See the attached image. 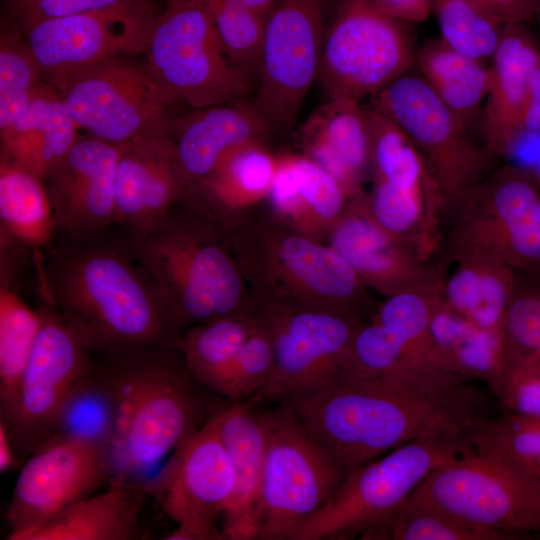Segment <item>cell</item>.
<instances>
[{"label":"cell","instance_id":"obj_41","mask_svg":"<svg viewBox=\"0 0 540 540\" xmlns=\"http://www.w3.org/2000/svg\"><path fill=\"white\" fill-rule=\"evenodd\" d=\"M441 38L457 51L484 62L492 58L502 27L467 0H432Z\"/></svg>","mask_w":540,"mask_h":540},{"label":"cell","instance_id":"obj_8","mask_svg":"<svg viewBox=\"0 0 540 540\" xmlns=\"http://www.w3.org/2000/svg\"><path fill=\"white\" fill-rule=\"evenodd\" d=\"M404 503L511 536L540 527V479L488 450L445 460Z\"/></svg>","mask_w":540,"mask_h":540},{"label":"cell","instance_id":"obj_11","mask_svg":"<svg viewBox=\"0 0 540 540\" xmlns=\"http://www.w3.org/2000/svg\"><path fill=\"white\" fill-rule=\"evenodd\" d=\"M145 54L153 74L196 109L239 102L252 89L229 62L207 0H166Z\"/></svg>","mask_w":540,"mask_h":540},{"label":"cell","instance_id":"obj_1","mask_svg":"<svg viewBox=\"0 0 540 540\" xmlns=\"http://www.w3.org/2000/svg\"><path fill=\"white\" fill-rule=\"evenodd\" d=\"M35 267L39 297L91 354L121 357L178 337L164 291L117 225L56 239Z\"/></svg>","mask_w":540,"mask_h":540},{"label":"cell","instance_id":"obj_16","mask_svg":"<svg viewBox=\"0 0 540 540\" xmlns=\"http://www.w3.org/2000/svg\"><path fill=\"white\" fill-rule=\"evenodd\" d=\"M158 13L154 3L50 18L18 28L43 80L58 87L97 64L145 54Z\"/></svg>","mask_w":540,"mask_h":540},{"label":"cell","instance_id":"obj_14","mask_svg":"<svg viewBox=\"0 0 540 540\" xmlns=\"http://www.w3.org/2000/svg\"><path fill=\"white\" fill-rule=\"evenodd\" d=\"M114 476L105 434L68 430L22 464L7 510L8 540H28L39 527L96 493Z\"/></svg>","mask_w":540,"mask_h":540},{"label":"cell","instance_id":"obj_21","mask_svg":"<svg viewBox=\"0 0 540 540\" xmlns=\"http://www.w3.org/2000/svg\"><path fill=\"white\" fill-rule=\"evenodd\" d=\"M183 194L169 135L120 143L114 179L116 225L130 238L153 229Z\"/></svg>","mask_w":540,"mask_h":540},{"label":"cell","instance_id":"obj_40","mask_svg":"<svg viewBox=\"0 0 540 540\" xmlns=\"http://www.w3.org/2000/svg\"><path fill=\"white\" fill-rule=\"evenodd\" d=\"M503 334L507 364L540 368V270H515Z\"/></svg>","mask_w":540,"mask_h":540},{"label":"cell","instance_id":"obj_23","mask_svg":"<svg viewBox=\"0 0 540 540\" xmlns=\"http://www.w3.org/2000/svg\"><path fill=\"white\" fill-rule=\"evenodd\" d=\"M235 472V490L222 515L224 540L258 539L261 528L259 488L266 449L262 412L235 403L211 416Z\"/></svg>","mask_w":540,"mask_h":540},{"label":"cell","instance_id":"obj_3","mask_svg":"<svg viewBox=\"0 0 540 540\" xmlns=\"http://www.w3.org/2000/svg\"><path fill=\"white\" fill-rule=\"evenodd\" d=\"M193 378L176 342L95 362L91 391L104 411L114 475L138 478L208 420Z\"/></svg>","mask_w":540,"mask_h":540},{"label":"cell","instance_id":"obj_29","mask_svg":"<svg viewBox=\"0 0 540 540\" xmlns=\"http://www.w3.org/2000/svg\"><path fill=\"white\" fill-rule=\"evenodd\" d=\"M453 264L454 270L444 279L443 301L477 326L503 332L515 270L483 254H469Z\"/></svg>","mask_w":540,"mask_h":540},{"label":"cell","instance_id":"obj_35","mask_svg":"<svg viewBox=\"0 0 540 540\" xmlns=\"http://www.w3.org/2000/svg\"><path fill=\"white\" fill-rule=\"evenodd\" d=\"M516 537L465 523L431 508L403 503L361 539L383 540H509ZM517 539V538H516Z\"/></svg>","mask_w":540,"mask_h":540},{"label":"cell","instance_id":"obj_31","mask_svg":"<svg viewBox=\"0 0 540 540\" xmlns=\"http://www.w3.org/2000/svg\"><path fill=\"white\" fill-rule=\"evenodd\" d=\"M0 234L45 251L55 241L53 215L43 179L0 160Z\"/></svg>","mask_w":540,"mask_h":540},{"label":"cell","instance_id":"obj_37","mask_svg":"<svg viewBox=\"0 0 540 540\" xmlns=\"http://www.w3.org/2000/svg\"><path fill=\"white\" fill-rule=\"evenodd\" d=\"M223 49L245 82L259 84L267 15L220 0H207Z\"/></svg>","mask_w":540,"mask_h":540},{"label":"cell","instance_id":"obj_26","mask_svg":"<svg viewBox=\"0 0 540 540\" xmlns=\"http://www.w3.org/2000/svg\"><path fill=\"white\" fill-rule=\"evenodd\" d=\"M55 86L42 80L25 112L0 130V160L43 179L79 137Z\"/></svg>","mask_w":540,"mask_h":540},{"label":"cell","instance_id":"obj_33","mask_svg":"<svg viewBox=\"0 0 540 540\" xmlns=\"http://www.w3.org/2000/svg\"><path fill=\"white\" fill-rule=\"evenodd\" d=\"M259 323L241 315L223 317L192 327L175 342L194 379L216 393L240 348Z\"/></svg>","mask_w":540,"mask_h":540},{"label":"cell","instance_id":"obj_9","mask_svg":"<svg viewBox=\"0 0 540 540\" xmlns=\"http://www.w3.org/2000/svg\"><path fill=\"white\" fill-rule=\"evenodd\" d=\"M266 449L259 488V540H289L338 492L348 473L341 461L287 405L262 412Z\"/></svg>","mask_w":540,"mask_h":540},{"label":"cell","instance_id":"obj_19","mask_svg":"<svg viewBox=\"0 0 540 540\" xmlns=\"http://www.w3.org/2000/svg\"><path fill=\"white\" fill-rule=\"evenodd\" d=\"M120 143L80 134L44 178L55 240L116 225L115 168Z\"/></svg>","mask_w":540,"mask_h":540},{"label":"cell","instance_id":"obj_17","mask_svg":"<svg viewBox=\"0 0 540 540\" xmlns=\"http://www.w3.org/2000/svg\"><path fill=\"white\" fill-rule=\"evenodd\" d=\"M322 44L320 0H276L267 15L261 77L251 103L270 129L294 124L317 78Z\"/></svg>","mask_w":540,"mask_h":540},{"label":"cell","instance_id":"obj_15","mask_svg":"<svg viewBox=\"0 0 540 540\" xmlns=\"http://www.w3.org/2000/svg\"><path fill=\"white\" fill-rule=\"evenodd\" d=\"M144 482L148 496L178 524L166 540H224L218 519L233 496L235 472L211 417Z\"/></svg>","mask_w":540,"mask_h":540},{"label":"cell","instance_id":"obj_34","mask_svg":"<svg viewBox=\"0 0 540 540\" xmlns=\"http://www.w3.org/2000/svg\"><path fill=\"white\" fill-rule=\"evenodd\" d=\"M41 325L18 290L0 286V413L13 403Z\"/></svg>","mask_w":540,"mask_h":540},{"label":"cell","instance_id":"obj_36","mask_svg":"<svg viewBox=\"0 0 540 540\" xmlns=\"http://www.w3.org/2000/svg\"><path fill=\"white\" fill-rule=\"evenodd\" d=\"M43 80L18 26L5 18L0 33V130L19 118Z\"/></svg>","mask_w":540,"mask_h":540},{"label":"cell","instance_id":"obj_27","mask_svg":"<svg viewBox=\"0 0 540 540\" xmlns=\"http://www.w3.org/2000/svg\"><path fill=\"white\" fill-rule=\"evenodd\" d=\"M148 494L145 482L121 474L106 488L71 505L28 540H131Z\"/></svg>","mask_w":540,"mask_h":540},{"label":"cell","instance_id":"obj_18","mask_svg":"<svg viewBox=\"0 0 540 540\" xmlns=\"http://www.w3.org/2000/svg\"><path fill=\"white\" fill-rule=\"evenodd\" d=\"M272 375L259 393L288 404L339 382L343 360L362 322L357 315L310 308L268 317Z\"/></svg>","mask_w":540,"mask_h":540},{"label":"cell","instance_id":"obj_5","mask_svg":"<svg viewBox=\"0 0 540 540\" xmlns=\"http://www.w3.org/2000/svg\"><path fill=\"white\" fill-rule=\"evenodd\" d=\"M221 238V226L184 200L149 232L129 237L164 291L178 335L189 325L239 315L241 280Z\"/></svg>","mask_w":540,"mask_h":540},{"label":"cell","instance_id":"obj_22","mask_svg":"<svg viewBox=\"0 0 540 540\" xmlns=\"http://www.w3.org/2000/svg\"><path fill=\"white\" fill-rule=\"evenodd\" d=\"M540 63V48L526 23H506L491 58L490 85L480 128L484 148L508 159L516 139L531 75Z\"/></svg>","mask_w":540,"mask_h":540},{"label":"cell","instance_id":"obj_46","mask_svg":"<svg viewBox=\"0 0 540 540\" xmlns=\"http://www.w3.org/2000/svg\"><path fill=\"white\" fill-rule=\"evenodd\" d=\"M540 137V63L534 69L520 114L509 164L530 171Z\"/></svg>","mask_w":540,"mask_h":540},{"label":"cell","instance_id":"obj_47","mask_svg":"<svg viewBox=\"0 0 540 540\" xmlns=\"http://www.w3.org/2000/svg\"><path fill=\"white\" fill-rule=\"evenodd\" d=\"M477 10L500 23H526L537 17L540 0H467Z\"/></svg>","mask_w":540,"mask_h":540},{"label":"cell","instance_id":"obj_42","mask_svg":"<svg viewBox=\"0 0 540 540\" xmlns=\"http://www.w3.org/2000/svg\"><path fill=\"white\" fill-rule=\"evenodd\" d=\"M273 367V342L262 321L240 348L216 393L235 402L259 394L267 385Z\"/></svg>","mask_w":540,"mask_h":540},{"label":"cell","instance_id":"obj_4","mask_svg":"<svg viewBox=\"0 0 540 540\" xmlns=\"http://www.w3.org/2000/svg\"><path fill=\"white\" fill-rule=\"evenodd\" d=\"M480 415L473 403L463 402L414 439L349 470L335 496L289 540L349 539L381 523L438 465L470 448L469 428Z\"/></svg>","mask_w":540,"mask_h":540},{"label":"cell","instance_id":"obj_48","mask_svg":"<svg viewBox=\"0 0 540 540\" xmlns=\"http://www.w3.org/2000/svg\"><path fill=\"white\" fill-rule=\"evenodd\" d=\"M373 2L387 15L408 23L423 22L432 11V0H373Z\"/></svg>","mask_w":540,"mask_h":540},{"label":"cell","instance_id":"obj_44","mask_svg":"<svg viewBox=\"0 0 540 540\" xmlns=\"http://www.w3.org/2000/svg\"><path fill=\"white\" fill-rule=\"evenodd\" d=\"M295 174L300 200L306 201L320 216L331 219L342 209V185L310 158L289 157Z\"/></svg>","mask_w":540,"mask_h":540},{"label":"cell","instance_id":"obj_28","mask_svg":"<svg viewBox=\"0 0 540 540\" xmlns=\"http://www.w3.org/2000/svg\"><path fill=\"white\" fill-rule=\"evenodd\" d=\"M435 364L467 380L480 379L495 393L507 368L503 332L483 329L436 300L429 327Z\"/></svg>","mask_w":540,"mask_h":540},{"label":"cell","instance_id":"obj_45","mask_svg":"<svg viewBox=\"0 0 540 540\" xmlns=\"http://www.w3.org/2000/svg\"><path fill=\"white\" fill-rule=\"evenodd\" d=\"M494 394L507 414L540 421V368L508 364Z\"/></svg>","mask_w":540,"mask_h":540},{"label":"cell","instance_id":"obj_53","mask_svg":"<svg viewBox=\"0 0 540 540\" xmlns=\"http://www.w3.org/2000/svg\"><path fill=\"white\" fill-rule=\"evenodd\" d=\"M537 531L539 532V536H540V527L538 528V530H537Z\"/></svg>","mask_w":540,"mask_h":540},{"label":"cell","instance_id":"obj_30","mask_svg":"<svg viewBox=\"0 0 540 540\" xmlns=\"http://www.w3.org/2000/svg\"><path fill=\"white\" fill-rule=\"evenodd\" d=\"M420 76L470 132L478 122L490 85L484 62L467 56L441 37L428 40L416 54Z\"/></svg>","mask_w":540,"mask_h":540},{"label":"cell","instance_id":"obj_32","mask_svg":"<svg viewBox=\"0 0 540 540\" xmlns=\"http://www.w3.org/2000/svg\"><path fill=\"white\" fill-rule=\"evenodd\" d=\"M279 257L303 285L322 294L336 311L357 315L363 300V280L333 248L290 236L279 246Z\"/></svg>","mask_w":540,"mask_h":540},{"label":"cell","instance_id":"obj_6","mask_svg":"<svg viewBox=\"0 0 540 540\" xmlns=\"http://www.w3.org/2000/svg\"><path fill=\"white\" fill-rule=\"evenodd\" d=\"M40 329L12 405L0 413L21 466L66 431L76 404L90 391L95 362L56 308L40 299Z\"/></svg>","mask_w":540,"mask_h":540},{"label":"cell","instance_id":"obj_2","mask_svg":"<svg viewBox=\"0 0 540 540\" xmlns=\"http://www.w3.org/2000/svg\"><path fill=\"white\" fill-rule=\"evenodd\" d=\"M468 381L431 363H411L286 405L349 471L414 439L473 397Z\"/></svg>","mask_w":540,"mask_h":540},{"label":"cell","instance_id":"obj_38","mask_svg":"<svg viewBox=\"0 0 540 540\" xmlns=\"http://www.w3.org/2000/svg\"><path fill=\"white\" fill-rule=\"evenodd\" d=\"M471 448L505 457L540 479V421L512 414L500 418L480 416L469 428Z\"/></svg>","mask_w":540,"mask_h":540},{"label":"cell","instance_id":"obj_7","mask_svg":"<svg viewBox=\"0 0 540 540\" xmlns=\"http://www.w3.org/2000/svg\"><path fill=\"white\" fill-rule=\"evenodd\" d=\"M469 254L493 257L514 270H540V187L528 171L506 163L460 202L438 260L448 266Z\"/></svg>","mask_w":540,"mask_h":540},{"label":"cell","instance_id":"obj_12","mask_svg":"<svg viewBox=\"0 0 540 540\" xmlns=\"http://www.w3.org/2000/svg\"><path fill=\"white\" fill-rule=\"evenodd\" d=\"M410 24L373 0H341L323 39L317 75L327 98L360 101L409 72L418 50Z\"/></svg>","mask_w":540,"mask_h":540},{"label":"cell","instance_id":"obj_50","mask_svg":"<svg viewBox=\"0 0 540 540\" xmlns=\"http://www.w3.org/2000/svg\"><path fill=\"white\" fill-rule=\"evenodd\" d=\"M263 15H268L276 0H220Z\"/></svg>","mask_w":540,"mask_h":540},{"label":"cell","instance_id":"obj_43","mask_svg":"<svg viewBox=\"0 0 540 540\" xmlns=\"http://www.w3.org/2000/svg\"><path fill=\"white\" fill-rule=\"evenodd\" d=\"M8 18L17 26L73 14L154 4L153 0H3Z\"/></svg>","mask_w":540,"mask_h":540},{"label":"cell","instance_id":"obj_39","mask_svg":"<svg viewBox=\"0 0 540 540\" xmlns=\"http://www.w3.org/2000/svg\"><path fill=\"white\" fill-rule=\"evenodd\" d=\"M411 363L429 362L416 357L401 337L376 320L362 323L347 350L338 383L375 378Z\"/></svg>","mask_w":540,"mask_h":540},{"label":"cell","instance_id":"obj_10","mask_svg":"<svg viewBox=\"0 0 540 540\" xmlns=\"http://www.w3.org/2000/svg\"><path fill=\"white\" fill-rule=\"evenodd\" d=\"M373 109L398 124L423 158L435 186L444 224L463 198L495 168V157L420 75L407 72L372 96Z\"/></svg>","mask_w":540,"mask_h":540},{"label":"cell","instance_id":"obj_13","mask_svg":"<svg viewBox=\"0 0 540 540\" xmlns=\"http://www.w3.org/2000/svg\"><path fill=\"white\" fill-rule=\"evenodd\" d=\"M56 89L79 131L110 143L169 135L178 99L147 63L120 56L83 70Z\"/></svg>","mask_w":540,"mask_h":540},{"label":"cell","instance_id":"obj_24","mask_svg":"<svg viewBox=\"0 0 540 540\" xmlns=\"http://www.w3.org/2000/svg\"><path fill=\"white\" fill-rule=\"evenodd\" d=\"M269 130L251 103L213 105L173 118L169 137L184 193L205 178L227 150L246 141L261 140Z\"/></svg>","mask_w":540,"mask_h":540},{"label":"cell","instance_id":"obj_49","mask_svg":"<svg viewBox=\"0 0 540 540\" xmlns=\"http://www.w3.org/2000/svg\"><path fill=\"white\" fill-rule=\"evenodd\" d=\"M21 467L5 426L0 422V471L5 473L9 470Z\"/></svg>","mask_w":540,"mask_h":540},{"label":"cell","instance_id":"obj_51","mask_svg":"<svg viewBox=\"0 0 540 540\" xmlns=\"http://www.w3.org/2000/svg\"><path fill=\"white\" fill-rule=\"evenodd\" d=\"M530 174L532 175L533 179L540 187V137H539L535 159L530 169Z\"/></svg>","mask_w":540,"mask_h":540},{"label":"cell","instance_id":"obj_52","mask_svg":"<svg viewBox=\"0 0 540 540\" xmlns=\"http://www.w3.org/2000/svg\"><path fill=\"white\" fill-rule=\"evenodd\" d=\"M537 18H538L539 21H540V2H539V8H538V13H537Z\"/></svg>","mask_w":540,"mask_h":540},{"label":"cell","instance_id":"obj_20","mask_svg":"<svg viewBox=\"0 0 540 540\" xmlns=\"http://www.w3.org/2000/svg\"><path fill=\"white\" fill-rule=\"evenodd\" d=\"M350 212L336 227L332 248L363 282L388 296L404 291L442 289L447 265L422 259L384 230L370 215L361 193Z\"/></svg>","mask_w":540,"mask_h":540},{"label":"cell","instance_id":"obj_25","mask_svg":"<svg viewBox=\"0 0 540 540\" xmlns=\"http://www.w3.org/2000/svg\"><path fill=\"white\" fill-rule=\"evenodd\" d=\"M310 159L329 172L352 195L369 167V117L360 101L327 98L301 130Z\"/></svg>","mask_w":540,"mask_h":540}]
</instances>
